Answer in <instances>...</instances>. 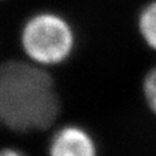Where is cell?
I'll return each mask as SVG.
<instances>
[{
	"instance_id": "6",
	"label": "cell",
	"mask_w": 156,
	"mask_h": 156,
	"mask_svg": "<svg viewBox=\"0 0 156 156\" xmlns=\"http://www.w3.org/2000/svg\"><path fill=\"white\" fill-rule=\"evenodd\" d=\"M0 156H27V154L13 146L0 147Z\"/></svg>"
},
{
	"instance_id": "2",
	"label": "cell",
	"mask_w": 156,
	"mask_h": 156,
	"mask_svg": "<svg viewBox=\"0 0 156 156\" xmlns=\"http://www.w3.org/2000/svg\"><path fill=\"white\" fill-rule=\"evenodd\" d=\"M22 58L45 69L65 65L78 50L79 34L65 15L38 11L29 15L17 34Z\"/></svg>"
},
{
	"instance_id": "4",
	"label": "cell",
	"mask_w": 156,
	"mask_h": 156,
	"mask_svg": "<svg viewBox=\"0 0 156 156\" xmlns=\"http://www.w3.org/2000/svg\"><path fill=\"white\" fill-rule=\"evenodd\" d=\"M136 30L142 43L156 52V0L141 8L136 17Z\"/></svg>"
},
{
	"instance_id": "1",
	"label": "cell",
	"mask_w": 156,
	"mask_h": 156,
	"mask_svg": "<svg viewBox=\"0 0 156 156\" xmlns=\"http://www.w3.org/2000/svg\"><path fill=\"white\" fill-rule=\"evenodd\" d=\"M51 71L24 58L0 62V129L16 135L51 131L62 115Z\"/></svg>"
},
{
	"instance_id": "3",
	"label": "cell",
	"mask_w": 156,
	"mask_h": 156,
	"mask_svg": "<svg viewBox=\"0 0 156 156\" xmlns=\"http://www.w3.org/2000/svg\"><path fill=\"white\" fill-rule=\"evenodd\" d=\"M100 145L88 127L79 123H66L52 128L46 156H100Z\"/></svg>"
},
{
	"instance_id": "5",
	"label": "cell",
	"mask_w": 156,
	"mask_h": 156,
	"mask_svg": "<svg viewBox=\"0 0 156 156\" xmlns=\"http://www.w3.org/2000/svg\"><path fill=\"white\" fill-rule=\"evenodd\" d=\"M141 95L146 106L156 116V65L145 73L141 81Z\"/></svg>"
}]
</instances>
